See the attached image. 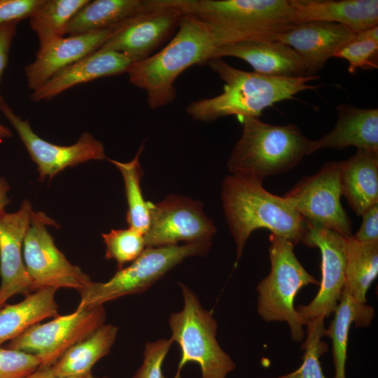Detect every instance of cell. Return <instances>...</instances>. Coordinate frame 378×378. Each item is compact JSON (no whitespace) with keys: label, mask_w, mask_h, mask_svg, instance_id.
I'll list each match as a JSON object with an SVG mask.
<instances>
[{"label":"cell","mask_w":378,"mask_h":378,"mask_svg":"<svg viewBox=\"0 0 378 378\" xmlns=\"http://www.w3.org/2000/svg\"><path fill=\"white\" fill-rule=\"evenodd\" d=\"M208 63L225 83L223 90L216 97L192 102L186 108L192 119L204 122L227 115L258 118L264 109L274 104L314 89L318 85L309 83L319 78L318 76L276 77L242 71L221 57L212 58Z\"/></svg>","instance_id":"cell-1"},{"label":"cell","mask_w":378,"mask_h":378,"mask_svg":"<svg viewBox=\"0 0 378 378\" xmlns=\"http://www.w3.org/2000/svg\"><path fill=\"white\" fill-rule=\"evenodd\" d=\"M220 46L209 24L185 15L164 48L131 66L129 80L146 92L150 109L167 106L176 97L174 82L178 76L192 65L208 62Z\"/></svg>","instance_id":"cell-2"},{"label":"cell","mask_w":378,"mask_h":378,"mask_svg":"<svg viewBox=\"0 0 378 378\" xmlns=\"http://www.w3.org/2000/svg\"><path fill=\"white\" fill-rule=\"evenodd\" d=\"M262 182L230 175L222 183L223 208L236 244V262L249 236L257 229L270 230L294 246L307 230L306 221L291 204L283 196L267 191Z\"/></svg>","instance_id":"cell-3"},{"label":"cell","mask_w":378,"mask_h":378,"mask_svg":"<svg viewBox=\"0 0 378 378\" xmlns=\"http://www.w3.org/2000/svg\"><path fill=\"white\" fill-rule=\"evenodd\" d=\"M184 15L209 24L221 46L276 40L293 27L290 0H171Z\"/></svg>","instance_id":"cell-4"},{"label":"cell","mask_w":378,"mask_h":378,"mask_svg":"<svg viewBox=\"0 0 378 378\" xmlns=\"http://www.w3.org/2000/svg\"><path fill=\"white\" fill-rule=\"evenodd\" d=\"M241 120V135L227 163L232 175L262 181L288 171L310 155L312 140L295 125H274L256 117Z\"/></svg>","instance_id":"cell-5"},{"label":"cell","mask_w":378,"mask_h":378,"mask_svg":"<svg viewBox=\"0 0 378 378\" xmlns=\"http://www.w3.org/2000/svg\"><path fill=\"white\" fill-rule=\"evenodd\" d=\"M268 248L271 270L257 286V312L267 322L286 321L294 342L302 341L304 323L294 307L299 290L319 281L307 272L297 259L294 245L288 239L270 234Z\"/></svg>","instance_id":"cell-6"},{"label":"cell","mask_w":378,"mask_h":378,"mask_svg":"<svg viewBox=\"0 0 378 378\" xmlns=\"http://www.w3.org/2000/svg\"><path fill=\"white\" fill-rule=\"evenodd\" d=\"M180 287L183 308L172 314L169 318L170 339L179 344L181 351L174 378H181V371L188 362L199 365L202 378H226L236 365L216 340V321L188 287L183 284Z\"/></svg>","instance_id":"cell-7"},{"label":"cell","mask_w":378,"mask_h":378,"mask_svg":"<svg viewBox=\"0 0 378 378\" xmlns=\"http://www.w3.org/2000/svg\"><path fill=\"white\" fill-rule=\"evenodd\" d=\"M211 239L160 247H146L130 265L118 270L107 281L91 282L81 290L77 308H94L125 295L146 290L188 257L205 255Z\"/></svg>","instance_id":"cell-8"},{"label":"cell","mask_w":378,"mask_h":378,"mask_svg":"<svg viewBox=\"0 0 378 378\" xmlns=\"http://www.w3.org/2000/svg\"><path fill=\"white\" fill-rule=\"evenodd\" d=\"M55 224V222L45 213L32 211L22 247L31 290L52 287L56 289L74 288L80 292L92 281L57 248L48 228Z\"/></svg>","instance_id":"cell-9"},{"label":"cell","mask_w":378,"mask_h":378,"mask_svg":"<svg viewBox=\"0 0 378 378\" xmlns=\"http://www.w3.org/2000/svg\"><path fill=\"white\" fill-rule=\"evenodd\" d=\"M103 306L77 308L69 314L55 317L45 323H36L10 340L7 349L37 356L39 369L51 367L73 345L84 340L104 323Z\"/></svg>","instance_id":"cell-10"},{"label":"cell","mask_w":378,"mask_h":378,"mask_svg":"<svg viewBox=\"0 0 378 378\" xmlns=\"http://www.w3.org/2000/svg\"><path fill=\"white\" fill-rule=\"evenodd\" d=\"M340 161L324 164L314 174L304 177L285 197L306 223L352 237L349 217L340 202Z\"/></svg>","instance_id":"cell-11"},{"label":"cell","mask_w":378,"mask_h":378,"mask_svg":"<svg viewBox=\"0 0 378 378\" xmlns=\"http://www.w3.org/2000/svg\"><path fill=\"white\" fill-rule=\"evenodd\" d=\"M184 15L171 0H153L148 8L113 28L99 48L121 52L134 63L140 62L172 34Z\"/></svg>","instance_id":"cell-12"},{"label":"cell","mask_w":378,"mask_h":378,"mask_svg":"<svg viewBox=\"0 0 378 378\" xmlns=\"http://www.w3.org/2000/svg\"><path fill=\"white\" fill-rule=\"evenodd\" d=\"M150 223L144 234L146 247L209 240L216 232L203 204L189 197L170 195L158 203L150 202Z\"/></svg>","instance_id":"cell-13"},{"label":"cell","mask_w":378,"mask_h":378,"mask_svg":"<svg viewBox=\"0 0 378 378\" xmlns=\"http://www.w3.org/2000/svg\"><path fill=\"white\" fill-rule=\"evenodd\" d=\"M301 241L309 247H317L321 253V280L314 298L296 311L305 325L318 317L332 314L342 298L345 286L346 239L332 230L307 223Z\"/></svg>","instance_id":"cell-14"},{"label":"cell","mask_w":378,"mask_h":378,"mask_svg":"<svg viewBox=\"0 0 378 378\" xmlns=\"http://www.w3.org/2000/svg\"><path fill=\"white\" fill-rule=\"evenodd\" d=\"M1 111L16 130L32 161L37 165L39 180L52 179L62 170L90 160L106 159L103 144L88 132L70 146H59L38 136L27 120H22L6 104Z\"/></svg>","instance_id":"cell-15"},{"label":"cell","mask_w":378,"mask_h":378,"mask_svg":"<svg viewBox=\"0 0 378 378\" xmlns=\"http://www.w3.org/2000/svg\"><path fill=\"white\" fill-rule=\"evenodd\" d=\"M32 211L31 202L24 200L17 211L0 216V309L13 295L32 292L22 254Z\"/></svg>","instance_id":"cell-16"},{"label":"cell","mask_w":378,"mask_h":378,"mask_svg":"<svg viewBox=\"0 0 378 378\" xmlns=\"http://www.w3.org/2000/svg\"><path fill=\"white\" fill-rule=\"evenodd\" d=\"M112 29L64 36L40 45L35 59L24 68L28 88L32 92L38 89L62 69L98 50Z\"/></svg>","instance_id":"cell-17"},{"label":"cell","mask_w":378,"mask_h":378,"mask_svg":"<svg viewBox=\"0 0 378 378\" xmlns=\"http://www.w3.org/2000/svg\"><path fill=\"white\" fill-rule=\"evenodd\" d=\"M355 35L341 24L318 21L296 24L276 40L290 46L302 59L307 76H313Z\"/></svg>","instance_id":"cell-18"},{"label":"cell","mask_w":378,"mask_h":378,"mask_svg":"<svg viewBox=\"0 0 378 378\" xmlns=\"http://www.w3.org/2000/svg\"><path fill=\"white\" fill-rule=\"evenodd\" d=\"M134 62L124 54L99 48L66 66L32 92L31 101H48L72 87L95 79L127 73Z\"/></svg>","instance_id":"cell-19"},{"label":"cell","mask_w":378,"mask_h":378,"mask_svg":"<svg viewBox=\"0 0 378 378\" xmlns=\"http://www.w3.org/2000/svg\"><path fill=\"white\" fill-rule=\"evenodd\" d=\"M234 57L249 64L255 72L276 77L307 76L304 65L288 45L277 40H248L218 47L212 58Z\"/></svg>","instance_id":"cell-20"},{"label":"cell","mask_w":378,"mask_h":378,"mask_svg":"<svg viewBox=\"0 0 378 378\" xmlns=\"http://www.w3.org/2000/svg\"><path fill=\"white\" fill-rule=\"evenodd\" d=\"M295 24L328 22L355 34L377 26V0H290Z\"/></svg>","instance_id":"cell-21"},{"label":"cell","mask_w":378,"mask_h":378,"mask_svg":"<svg viewBox=\"0 0 378 378\" xmlns=\"http://www.w3.org/2000/svg\"><path fill=\"white\" fill-rule=\"evenodd\" d=\"M335 127L319 139L311 141L309 154L323 148L378 151V109L360 108L342 104L336 106Z\"/></svg>","instance_id":"cell-22"},{"label":"cell","mask_w":378,"mask_h":378,"mask_svg":"<svg viewBox=\"0 0 378 378\" xmlns=\"http://www.w3.org/2000/svg\"><path fill=\"white\" fill-rule=\"evenodd\" d=\"M341 192L358 216L378 204V151L358 149L340 161Z\"/></svg>","instance_id":"cell-23"},{"label":"cell","mask_w":378,"mask_h":378,"mask_svg":"<svg viewBox=\"0 0 378 378\" xmlns=\"http://www.w3.org/2000/svg\"><path fill=\"white\" fill-rule=\"evenodd\" d=\"M56 288L38 289L19 303L0 309V344L11 340L45 318L58 316Z\"/></svg>","instance_id":"cell-24"},{"label":"cell","mask_w":378,"mask_h":378,"mask_svg":"<svg viewBox=\"0 0 378 378\" xmlns=\"http://www.w3.org/2000/svg\"><path fill=\"white\" fill-rule=\"evenodd\" d=\"M333 319L325 329L323 336L332 340L335 366L334 378H346L345 365L351 326L368 327L374 317V308L356 301L344 287L342 296L334 311Z\"/></svg>","instance_id":"cell-25"},{"label":"cell","mask_w":378,"mask_h":378,"mask_svg":"<svg viewBox=\"0 0 378 378\" xmlns=\"http://www.w3.org/2000/svg\"><path fill=\"white\" fill-rule=\"evenodd\" d=\"M118 328L103 324L84 340L70 347L50 368L57 378L84 375L113 345Z\"/></svg>","instance_id":"cell-26"},{"label":"cell","mask_w":378,"mask_h":378,"mask_svg":"<svg viewBox=\"0 0 378 378\" xmlns=\"http://www.w3.org/2000/svg\"><path fill=\"white\" fill-rule=\"evenodd\" d=\"M152 1H89L71 20L65 35L113 29L127 19L148 8L151 5Z\"/></svg>","instance_id":"cell-27"},{"label":"cell","mask_w":378,"mask_h":378,"mask_svg":"<svg viewBox=\"0 0 378 378\" xmlns=\"http://www.w3.org/2000/svg\"><path fill=\"white\" fill-rule=\"evenodd\" d=\"M378 274V241L346 239L345 288L356 301L366 303V293Z\"/></svg>","instance_id":"cell-28"},{"label":"cell","mask_w":378,"mask_h":378,"mask_svg":"<svg viewBox=\"0 0 378 378\" xmlns=\"http://www.w3.org/2000/svg\"><path fill=\"white\" fill-rule=\"evenodd\" d=\"M89 1L43 0L29 18L39 46L64 36L71 20Z\"/></svg>","instance_id":"cell-29"},{"label":"cell","mask_w":378,"mask_h":378,"mask_svg":"<svg viewBox=\"0 0 378 378\" xmlns=\"http://www.w3.org/2000/svg\"><path fill=\"white\" fill-rule=\"evenodd\" d=\"M144 148L142 144L130 162L108 160L118 169L124 180L127 204L126 220L129 227L145 234L150 223V202L145 201L140 186L144 171L139 162V157Z\"/></svg>","instance_id":"cell-30"},{"label":"cell","mask_w":378,"mask_h":378,"mask_svg":"<svg viewBox=\"0 0 378 378\" xmlns=\"http://www.w3.org/2000/svg\"><path fill=\"white\" fill-rule=\"evenodd\" d=\"M323 317H318L307 322V337L302 345L304 351L302 365L293 372L285 375L271 378H326L319 358L328 349V345L321 340L325 330Z\"/></svg>","instance_id":"cell-31"},{"label":"cell","mask_w":378,"mask_h":378,"mask_svg":"<svg viewBox=\"0 0 378 378\" xmlns=\"http://www.w3.org/2000/svg\"><path fill=\"white\" fill-rule=\"evenodd\" d=\"M378 55V26L356 34L354 38L340 48L334 57L346 60L348 71L357 69H377Z\"/></svg>","instance_id":"cell-32"},{"label":"cell","mask_w":378,"mask_h":378,"mask_svg":"<svg viewBox=\"0 0 378 378\" xmlns=\"http://www.w3.org/2000/svg\"><path fill=\"white\" fill-rule=\"evenodd\" d=\"M102 236L106 244L105 258L115 260L118 270L135 260L146 248L144 234L130 227L112 230Z\"/></svg>","instance_id":"cell-33"},{"label":"cell","mask_w":378,"mask_h":378,"mask_svg":"<svg viewBox=\"0 0 378 378\" xmlns=\"http://www.w3.org/2000/svg\"><path fill=\"white\" fill-rule=\"evenodd\" d=\"M41 364L34 355L0 348V378H25L38 370Z\"/></svg>","instance_id":"cell-34"},{"label":"cell","mask_w":378,"mask_h":378,"mask_svg":"<svg viewBox=\"0 0 378 378\" xmlns=\"http://www.w3.org/2000/svg\"><path fill=\"white\" fill-rule=\"evenodd\" d=\"M172 343L170 338L147 342L144 351L143 363L133 378H165L162 364Z\"/></svg>","instance_id":"cell-35"},{"label":"cell","mask_w":378,"mask_h":378,"mask_svg":"<svg viewBox=\"0 0 378 378\" xmlns=\"http://www.w3.org/2000/svg\"><path fill=\"white\" fill-rule=\"evenodd\" d=\"M43 0H0V25L29 18Z\"/></svg>","instance_id":"cell-36"},{"label":"cell","mask_w":378,"mask_h":378,"mask_svg":"<svg viewBox=\"0 0 378 378\" xmlns=\"http://www.w3.org/2000/svg\"><path fill=\"white\" fill-rule=\"evenodd\" d=\"M361 216L360 227L352 237L360 242L378 241V204L368 209Z\"/></svg>","instance_id":"cell-37"},{"label":"cell","mask_w":378,"mask_h":378,"mask_svg":"<svg viewBox=\"0 0 378 378\" xmlns=\"http://www.w3.org/2000/svg\"><path fill=\"white\" fill-rule=\"evenodd\" d=\"M18 23L11 22L0 25V82L8 63L9 50L13 39L17 33ZM5 103L0 93V106Z\"/></svg>","instance_id":"cell-38"},{"label":"cell","mask_w":378,"mask_h":378,"mask_svg":"<svg viewBox=\"0 0 378 378\" xmlns=\"http://www.w3.org/2000/svg\"><path fill=\"white\" fill-rule=\"evenodd\" d=\"M8 190V183L4 178L0 176V216L6 213L5 207L10 203V199L7 195Z\"/></svg>","instance_id":"cell-39"},{"label":"cell","mask_w":378,"mask_h":378,"mask_svg":"<svg viewBox=\"0 0 378 378\" xmlns=\"http://www.w3.org/2000/svg\"><path fill=\"white\" fill-rule=\"evenodd\" d=\"M25 378H57L53 373L51 368L38 369Z\"/></svg>","instance_id":"cell-40"},{"label":"cell","mask_w":378,"mask_h":378,"mask_svg":"<svg viewBox=\"0 0 378 378\" xmlns=\"http://www.w3.org/2000/svg\"><path fill=\"white\" fill-rule=\"evenodd\" d=\"M12 135L11 130L0 123V142L6 139L11 137Z\"/></svg>","instance_id":"cell-41"},{"label":"cell","mask_w":378,"mask_h":378,"mask_svg":"<svg viewBox=\"0 0 378 378\" xmlns=\"http://www.w3.org/2000/svg\"><path fill=\"white\" fill-rule=\"evenodd\" d=\"M64 378H105V377H94L91 373H89L84 375L72 376V377H64Z\"/></svg>","instance_id":"cell-42"}]
</instances>
